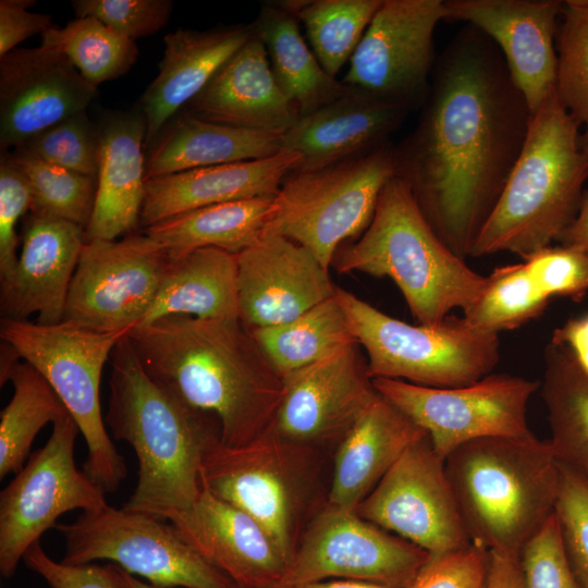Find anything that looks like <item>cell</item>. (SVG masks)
Segmentation results:
<instances>
[{"instance_id": "obj_1", "label": "cell", "mask_w": 588, "mask_h": 588, "mask_svg": "<svg viewBox=\"0 0 588 588\" xmlns=\"http://www.w3.org/2000/svg\"><path fill=\"white\" fill-rule=\"evenodd\" d=\"M531 118L498 46L466 24L434 62L415 130L394 146L395 175L464 260L505 187Z\"/></svg>"}, {"instance_id": "obj_2", "label": "cell", "mask_w": 588, "mask_h": 588, "mask_svg": "<svg viewBox=\"0 0 588 588\" xmlns=\"http://www.w3.org/2000/svg\"><path fill=\"white\" fill-rule=\"evenodd\" d=\"M127 335L158 384L219 421L223 444H248L270 428L283 380L238 319L168 316Z\"/></svg>"}, {"instance_id": "obj_3", "label": "cell", "mask_w": 588, "mask_h": 588, "mask_svg": "<svg viewBox=\"0 0 588 588\" xmlns=\"http://www.w3.org/2000/svg\"><path fill=\"white\" fill-rule=\"evenodd\" d=\"M127 334L110 356L105 419L113 438L126 441L138 460V481L123 509L167 520L198 498L201 461L221 440L220 425L158 384L144 369Z\"/></svg>"}, {"instance_id": "obj_4", "label": "cell", "mask_w": 588, "mask_h": 588, "mask_svg": "<svg viewBox=\"0 0 588 588\" xmlns=\"http://www.w3.org/2000/svg\"><path fill=\"white\" fill-rule=\"evenodd\" d=\"M444 463L470 541L490 552L519 555L554 514L562 469L549 440L477 439Z\"/></svg>"}, {"instance_id": "obj_5", "label": "cell", "mask_w": 588, "mask_h": 588, "mask_svg": "<svg viewBox=\"0 0 588 588\" xmlns=\"http://www.w3.org/2000/svg\"><path fill=\"white\" fill-rule=\"evenodd\" d=\"M579 126L555 91L541 103L470 257L511 252L525 260L558 241L578 213L588 179Z\"/></svg>"}, {"instance_id": "obj_6", "label": "cell", "mask_w": 588, "mask_h": 588, "mask_svg": "<svg viewBox=\"0 0 588 588\" xmlns=\"http://www.w3.org/2000/svg\"><path fill=\"white\" fill-rule=\"evenodd\" d=\"M340 273L390 278L415 319L433 326L451 310L466 311L487 277L470 269L436 234L408 186L393 175L382 188L368 228L332 261Z\"/></svg>"}, {"instance_id": "obj_7", "label": "cell", "mask_w": 588, "mask_h": 588, "mask_svg": "<svg viewBox=\"0 0 588 588\" xmlns=\"http://www.w3.org/2000/svg\"><path fill=\"white\" fill-rule=\"evenodd\" d=\"M334 296L367 354L371 379L460 388L490 375L498 365L499 334L475 329L463 317L450 315L433 326L409 324L344 289L335 287Z\"/></svg>"}, {"instance_id": "obj_8", "label": "cell", "mask_w": 588, "mask_h": 588, "mask_svg": "<svg viewBox=\"0 0 588 588\" xmlns=\"http://www.w3.org/2000/svg\"><path fill=\"white\" fill-rule=\"evenodd\" d=\"M128 332H99L63 320L40 324L2 318L0 338L48 381L75 420L88 449L84 471L105 492H114L127 468L106 429L100 407L103 366Z\"/></svg>"}, {"instance_id": "obj_9", "label": "cell", "mask_w": 588, "mask_h": 588, "mask_svg": "<svg viewBox=\"0 0 588 588\" xmlns=\"http://www.w3.org/2000/svg\"><path fill=\"white\" fill-rule=\"evenodd\" d=\"M394 174L390 143L321 169L292 171L273 197L262 235L296 242L329 270L339 246L368 228Z\"/></svg>"}, {"instance_id": "obj_10", "label": "cell", "mask_w": 588, "mask_h": 588, "mask_svg": "<svg viewBox=\"0 0 588 588\" xmlns=\"http://www.w3.org/2000/svg\"><path fill=\"white\" fill-rule=\"evenodd\" d=\"M54 528L65 541L61 560L65 564L109 560L159 588H238L188 546L173 525L147 514L107 505Z\"/></svg>"}, {"instance_id": "obj_11", "label": "cell", "mask_w": 588, "mask_h": 588, "mask_svg": "<svg viewBox=\"0 0 588 588\" xmlns=\"http://www.w3.org/2000/svg\"><path fill=\"white\" fill-rule=\"evenodd\" d=\"M79 428L72 416L56 422L46 444L0 493V572L15 574L26 551L57 519L72 510L91 512L107 506L105 492L81 471L74 460Z\"/></svg>"}, {"instance_id": "obj_12", "label": "cell", "mask_w": 588, "mask_h": 588, "mask_svg": "<svg viewBox=\"0 0 588 588\" xmlns=\"http://www.w3.org/2000/svg\"><path fill=\"white\" fill-rule=\"evenodd\" d=\"M372 383L428 433L444 461L455 449L477 439L535 436L526 414L540 387L537 380L490 373L460 388H430L387 378L372 379Z\"/></svg>"}, {"instance_id": "obj_13", "label": "cell", "mask_w": 588, "mask_h": 588, "mask_svg": "<svg viewBox=\"0 0 588 588\" xmlns=\"http://www.w3.org/2000/svg\"><path fill=\"white\" fill-rule=\"evenodd\" d=\"M307 450L267 430L241 446L216 441L206 451L200 467L201 486L253 517L289 564L298 544L296 526Z\"/></svg>"}, {"instance_id": "obj_14", "label": "cell", "mask_w": 588, "mask_h": 588, "mask_svg": "<svg viewBox=\"0 0 588 588\" xmlns=\"http://www.w3.org/2000/svg\"><path fill=\"white\" fill-rule=\"evenodd\" d=\"M170 260L146 233L120 241L87 240L63 320L99 332H130L149 311Z\"/></svg>"}, {"instance_id": "obj_15", "label": "cell", "mask_w": 588, "mask_h": 588, "mask_svg": "<svg viewBox=\"0 0 588 588\" xmlns=\"http://www.w3.org/2000/svg\"><path fill=\"white\" fill-rule=\"evenodd\" d=\"M428 556L355 510L326 504L299 539L278 585L346 579L407 588Z\"/></svg>"}, {"instance_id": "obj_16", "label": "cell", "mask_w": 588, "mask_h": 588, "mask_svg": "<svg viewBox=\"0 0 588 588\" xmlns=\"http://www.w3.org/2000/svg\"><path fill=\"white\" fill-rule=\"evenodd\" d=\"M444 462L427 434L403 453L359 503L357 514L429 554L469 546Z\"/></svg>"}, {"instance_id": "obj_17", "label": "cell", "mask_w": 588, "mask_h": 588, "mask_svg": "<svg viewBox=\"0 0 588 588\" xmlns=\"http://www.w3.org/2000/svg\"><path fill=\"white\" fill-rule=\"evenodd\" d=\"M444 0H383L350 59L343 84L409 109L422 106Z\"/></svg>"}, {"instance_id": "obj_18", "label": "cell", "mask_w": 588, "mask_h": 588, "mask_svg": "<svg viewBox=\"0 0 588 588\" xmlns=\"http://www.w3.org/2000/svg\"><path fill=\"white\" fill-rule=\"evenodd\" d=\"M282 380V399L268 430L309 449L340 441L378 393L358 343Z\"/></svg>"}, {"instance_id": "obj_19", "label": "cell", "mask_w": 588, "mask_h": 588, "mask_svg": "<svg viewBox=\"0 0 588 588\" xmlns=\"http://www.w3.org/2000/svg\"><path fill=\"white\" fill-rule=\"evenodd\" d=\"M97 94L72 62L40 44L0 57V146L17 148L41 131L86 111Z\"/></svg>"}, {"instance_id": "obj_20", "label": "cell", "mask_w": 588, "mask_h": 588, "mask_svg": "<svg viewBox=\"0 0 588 588\" xmlns=\"http://www.w3.org/2000/svg\"><path fill=\"white\" fill-rule=\"evenodd\" d=\"M564 1L444 0V20L471 24L500 49L532 114L555 91V38Z\"/></svg>"}, {"instance_id": "obj_21", "label": "cell", "mask_w": 588, "mask_h": 588, "mask_svg": "<svg viewBox=\"0 0 588 588\" xmlns=\"http://www.w3.org/2000/svg\"><path fill=\"white\" fill-rule=\"evenodd\" d=\"M235 257L238 319L247 329L289 322L335 293L329 270L286 237L262 235Z\"/></svg>"}, {"instance_id": "obj_22", "label": "cell", "mask_w": 588, "mask_h": 588, "mask_svg": "<svg viewBox=\"0 0 588 588\" xmlns=\"http://www.w3.org/2000/svg\"><path fill=\"white\" fill-rule=\"evenodd\" d=\"M167 520L206 562L238 588H270L289 562L268 532L248 514L201 486L196 501Z\"/></svg>"}, {"instance_id": "obj_23", "label": "cell", "mask_w": 588, "mask_h": 588, "mask_svg": "<svg viewBox=\"0 0 588 588\" xmlns=\"http://www.w3.org/2000/svg\"><path fill=\"white\" fill-rule=\"evenodd\" d=\"M86 242V232L79 225L30 215L16 265L1 280L3 318L26 320L37 315L40 324L63 321L71 282Z\"/></svg>"}, {"instance_id": "obj_24", "label": "cell", "mask_w": 588, "mask_h": 588, "mask_svg": "<svg viewBox=\"0 0 588 588\" xmlns=\"http://www.w3.org/2000/svg\"><path fill=\"white\" fill-rule=\"evenodd\" d=\"M409 110L347 86L338 99L301 115L281 135V151L301 156L294 171L321 169L388 144Z\"/></svg>"}, {"instance_id": "obj_25", "label": "cell", "mask_w": 588, "mask_h": 588, "mask_svg": "<svg viewBox=\"0 0 588 588\" xmlns=\"http://www.w3.org/2000/svg\"><path fill=\"white\" fill-rule=\"evenodd\" d=\"M254 24L211 30L177 28L164 36L159 72L139 99L145 149L254 35Z\"/></svg>"}, {"instance_id": "obj_26", "label": "cell", "mask_w": 588, "mask_h": 588, "mask_svg": "<svg viewBox=\"0 0 588 588\" xmlns=\"http://www.w3.org/2000/svg\"><path fill=\"white\" fill-rule=\"evenodd\" d=\"M186 107L185 112L205 121L277 135L299 118L280 89L256 30Z\"/></svg>"}, {"instance_id": "obj_27", "label": "cell", "mask_w": 588, "mask_h": 588, "mask_svg": "<svg viewBox=\"0 0 588 588\" xmlns=\"http://www.w3.org/2000/svg\"><path fill=\"white\" fill-rule=\"evenodd\" d=\"M301 156L292 151L258 160L197 168L146 180L140 224L146 229L197 208L273 197Z\"/></svg>"}, {"instance_id": "obj_28", "label": "cell", "mask_w": 588, "mask_h": 588, "mask_svg": "<svg viewBox=\"0 0 588 588\" xmlns=\"http://www.w3.org/2000/svg\"><path fill=\"white\" fill-rule=\"evenodd\" d=\"M100 154L87 240H117L140 222L145 198L146 123L136 108L110 113L99 125Z\"/></svg>"}, {"instance_id": "obj_29", "label": "cell", "mask_w": 588, "mask_h": 588, "mask_svg": "<svg viewBox=\"0 0 588 588\" xmlns=\"http://www.w3.org/2000/svg\"><path fill=\"white\" fill-rule=\"evenodd\" d=\"M427 434L377 393L339 441L327 504L356 511L403 453Z\"/></svg>"}, {"instance_id": "obj_30", "label": "cell", "mask_w": 588, "mask_h": 588, "mask_svg": "<svg viewBox=\"0 0 588 588\" xmlns=\"http://www.w3.org/2000/svg\"><path fill=\"white\" fill-rule=\"evenodd\" d=\"M281 135L176 115L150 147L146 180L218 164L258 160L281 151Z\"/></svg>"}, {"instance_id": "obj_31", "label": "cell", "mask_w": 588, "mask_h": 588, "mask_svg": "<svg viewBox=\"0 0 588 588\" xmlns=\"http://www.w3.org/2000/svg\"><path fill=\"white\" fill-rule=\"evenodd\" d=\"M236 271L235 255L213 247L171 259L139 326L168 316L238 319Z\"/></svg>"}, {"instance_id": "obj_32", "label": "cell", "mask_w": 588, "mask_h": 588, "mask_svg": "<svg viewBox=\"0 0 588 588\" xmlns=\"http://www.w3.org/2000/svg\"><path fill=\"white\" fill-rule=\"evenodd\" d=\"M298 20L282 3L267 5L254 24L273 76L299 117L341 97L347 86L330 76L302 37Z\"/></svg>"}, {"instance_id": "obj_33", "label": "cell", "mask_w": 588, "mask_h": 588, "mask_svg": "<svg viewBox=\"0 0 588 588\" xmlns=\"http://www.w3.org/2000/svg\"><path fill=\"white\" fill-rule=\"evenodd\" d=\"M273 197L197 208L148 226L145 233L160 243L171 259L205 247L237 255L262 237Z\"/></svg>"}, {"instance_id": "obj_34", "label": "cell", "mask_w": 588, "mask_h": 588, "mask_svg": "<svg viewBox=\"0 0 588 588\" xmlns=\"http://www.w3.org/2000/svg\"><path fill=\"white\" fill-rule=\"evenodd\" d=\"M541 395L559 463L588 481V376L571 350L549 342Z\"/></svg>"}, {"instance_id": "obj_35", "label": "cell", "mask_w": 588, "mask_h": 588, "mask_svg": "<svg viewBox=\"0 0 588 588\" xmlns=\"http://www.w3.org/2000/svg\"><path fill=\"white\" fill-rule=\"evenodd\" d=\"M248 330L281 378L358 343L334 295L289 322Z\"/></svg>"}, {"instance_id": "obj_36", "label": "cell", "mask_w": 588, "mask_h": 588, "mask_svg": "<svg viewBox=\"0 0 588 588\" xmlns=\"http://www.w3.org/2000/svg\"><path fill=\"white\" fill-rule=\"evenodd\" d=\"M13 395L0 414V478L16 474L27 457L37 433L69 412L44 376L26 362H20L10 380Z\"/></svg>"}, {"instance_id": "obj_37", "label": "cell", "mask_w": 588, "mask_h": 588, "mask_svg": "<svg viewBox=\"0 0 588 588\" xmlns=\"http://www.w3.org/2000/svg\"><path fill=\"white\" fill-rule=\"evenodd\" d=\"M383 0H298L281 2L306 29L314 54L335 78L351 59Z\"/></svg>"}, {"instance_id": "obj_38", "label": "cell", "mask_w": 588, "mask_h": 588, "mask_svg": "<svg viewBox=\"0 0 588 588\" xmlns=\"http://www.w3.org/2000/svg\"><path fill=\"white\" fill-rule=\"evenodd\" d=\"M41 44L62 52L96 87L126 74L138 56L134 40L91 16L76 17L64 27L52 25Z\"/></svg>"}, {"instance_id": "obj_39", "label": "cell", "mask_w": 588, "mask_h": 588, "mask_svg": "<svg viewBox=\"0 0 588 588\" xmlns=\"http://www.w3.org/2000/svg\"><path fill=\"white\" fill-rule=\"evenodd\" d=\"M22 173L30 194V215L72 222L86 230L97 179L44 161L19 147L3 154Z\"/></svg>"}, {"instance_id": "obj_40", "label": "cell", "mask_w": 588, "mask_h": 588, "mask_svg": "<svg viewBox=\"0 0 588 588\" xmlns=\"http://www.w3.org/2000/svg\"><path fill=\"white\" fill-rule=\"evenodd\" d=\"M549 301L534 283L524 262L502 266L487 275L483 292L463 313V318L475 329L499 334L539 317Z\"/></svg>"}, {"instance_id": "obj_41", "label": "cell", "mask_w": 588, "mask_h": 588, "mask_svg": "<svg viewBox=\"0 0 588 588\" xmlns=\"http://www.w3.org/2000/svg\"><path fill=\"white\" fill-rule=\"evenodd\" d=\"M560 21L555 93L581 125L588 121V0L564 1Z\"/></svg>"}, {"instance_id": "obj_42", "label": "cell", "mask_w": 588, "mask_h": 588, "mask_svg": "<svg viewBox=\"0 0 588 588\" xmlns=\"http://www.w3.org/2000/svg\"><path fill=\"white\" fill-rule=\"evenodd\" d=\"M20 147L44 161L97 179L100 131L86 111L41 131Z\"/></svg>"}, {"instance_id": "obj_43", "label": "cell", "mask_w": 588, "mask_h": 588, "mask_svg": "<svg viewBox=\"0 0 588 588\" xmlns=\"http://www.w3.org/2000/svg\"><path fill=\"white\" fill-rule=\"evenodd\" d=\"M561 469L554 517L575 581L588 588V481L562 465Z\"/></svg>"}, {"instance_id": "obj_44", "label": "cell", "mask_w": 588, "mask_h": 588, "mask_svg": "<svg viewBox=\"0 0 588 588\" xmlns=\"http://www.w3.org/2000/svg\"><path fill=\"white\" fill-rule=\"evenodd\" d=\"M71 4L76 17H95L134 41L163 28L173 8L170 0H74Z\"/></svg>"}, {"instance_id": "obj_45", "label": "cell", "mask_w": 588, "mask_h": 588, "mask_svg": "<svg viewBox=\"0 0 588 588\" xmlns=\"http://www.w3.org/2000/svg\"><path fill=\"white\" fill-rule=\"evenodd\" d=\"M537 287L549 298L579 302L588 293V255L574 247L548 246L524 261Z\"/></svg>"}, {"instance_id": "obj_46", "label": "cell", "mask_w": 588, "mask_h": 588, "mask_svg": "<svg viewBox=\"0 0 588 588\" xmlns=\"http://www.w3.org/2000/svg\"><path fill=\"white\" fill-rule=\"evenodd\" d=\"M491 553L469 546L445 553L429 554L407 588H487Z\"/></svg>"}, {"instance_id": "obj_47", "label": "cell", "mask_w": 588, "mask_h": 588, "mask_svg": "<svg viewBox=\"0 0 588 588\" xmlns=\"http://www.w3.org/2000/svg\"><path fill=\"white\" fill-rule=\"evenodd\" d=\"M524 588H578L566 560L553 516L519 554Z\"/></svg>"}, {"instance_id": "obj_48", "label": "cell", "mask_w": 588, "mask_h": 588, "mask_svg": "<svg viewBox=\"0 0 588 588\" xmlns=\"http://www.w3.org/2000/svg\"><path fill=\"white\" fill-rule=\"evenodd\" d=\"M32 207V194L22 173L2 154L0 162V281L13 271L19 236L16 223Z\"/></svg>"}, {"instance_id": "obj_49", "label": "cell", "mask_w": 588, "mask_h": 588, "mask_svg": "<svg viewBox=\"0 0 588 588\" xmlns=\"http://www.w3.org/2000/svg\"><path fill=\"white\" fill-rule=\"evenodd\" d=\"M23 560L50 588H125L118 565H72L56 562L45 552L39 541L26 551Z\"/></svg>"}, {"instance_id": "obj_50", "label": "cell", "mask_w": 588, "mask_h": 588, "mask_svg": "<svg viewBox=\"0 0 588 588\" xmlns=\"http://www.w3.org/2000/svg\"><path fill=\"white\" fill-rule=\"evenodd\" d=\"M33 0L0 1V57L16 49L27 38L42 35L53 24L48 14L28 11Z\"/></svg>"}, {"instance_id": "obj_51", "label": "cell", "mask_w": 588, "mask_h": 588, "mask_svg": "<svg viewBox=\"0 0 588 588\" xmlns=\"http://www.w3.org/2000/svg\"><path fill=\"white\" fill-rule=\"evenodd\" d=\"M551 342L567 346L588 376V315L569 319L556 328Z\"/></svg>"}, {"instance_id": "obj_52", "label": "cell", "mask_w": 588, "mask_h": 588, "mask_svg": "<svg viewBox=\"0 0 588 588\" xmlns=\"http://www.w3.org/2000/svg\"><path fill=\"white\" fill-rule=\"evenodd\" d=\"M491 563L487 588H524L519 555L490 552Z\"/></svg>"}, {"instance_id": "obj_53", "label": "cell", "mask_w": 588, "mask_h": 588, "mask_svg": "<svg viewBox=\"0 0 588 588\" xmlns=\"http://www.w3.org/2000/svg\"><path fill=\"white\" fill-rule=\"evenodd\" d=\"M560 245L574 247L588 255V189L584 191L577 216L558 238Z\"/></svg>"}, {"instance_id": "obj_54", "label": "cell", "mask_w": 588, "mask_h": 588, "mask_svg": "<svg viewBox=\"0 0 588 588\" xmlns=\"http://www.w3.org/2000/svg\"><path fill=\"white\" fill-rule=\"evenodd\" d=\"M270 588H391L382 585L346 580V579H327L320 581L297 584V585H275Z\"/></svg>"}, {"instance_id": "obj_55", "label": "cell", "mask_w": 588, "mask_h": 588, "mask_svg": "<svg viewBox=\"0 0 588 588\" xmlns=\"http://www.w3.org/2000/svg\"><path fill=\"white\" fill-rule=\"evenodd\" d=\"M20 356L15 348L2 341L0 355V384L3 385L10 380V376L15 366L20 363Z\"/></svg>"}, {"instance_id": "obj_56", "label": "cell", "mask_w": 588, "mask_h": 588, "mask_svg": "<svg viewBox=\"0 0 588 588\" xmlns=\"http://www.w3.org/2000/svg\"><path fill=\"white\" fill-rule=\"evenodd\" d=\"M119 568L123 577L125 588H159L154 585L142 581L140 579H138L134 575L128 574L121 567Z\"/></svg>"}, {"instance_id": "obj_57", "label": "cell", "mask_w": 588, "mask_h": 588, "mask_svg": "<svg viewBox=\"0 0 588 588\" xmlns=\"http://www.w3.org/2000/svg\"><path fill=\"white\" fill-rule=\"evenodd\" d=\"M584 125L585 130L579 135V146L583 152L588 157V121Z\"/></svg>"}]
</instances>
